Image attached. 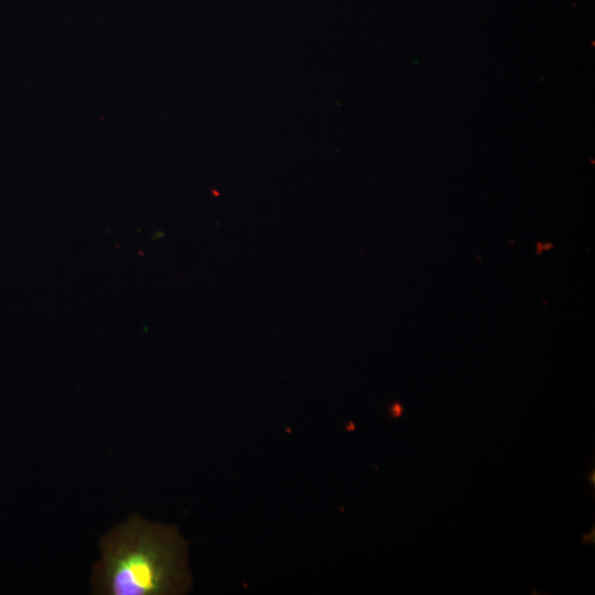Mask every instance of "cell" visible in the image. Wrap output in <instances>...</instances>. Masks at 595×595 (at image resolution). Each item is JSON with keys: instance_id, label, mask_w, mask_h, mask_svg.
<instances>
[{"instance_id": "7a4b0ae2", "label": "cell", "mask_w": 595, "mask_h": 595, "mask_svg": "<svg viewBox=\"0 0 595 595\" xmlns=\"http://www.w3.org/2000/svg\"><path fill=\"white\" fill-rule=\"evenodd\" d=\"M588 479H589V480L592 479V484L594 485V472L592 473V477L588 476Z\"/></svg>"}, {"instance_id": "6da1fadb", "label": "cell", "mask_w": 595, "mask_h": 595, "mask_svg": "<svg viewBox=\"0 0 595 595\" xmlns=\"http://www.w3.org/2000/svg\"><path fill=\"white\" fill-rule=\"evenodd\" d=\"M94 567V591L102 595L183 594L191 585L186 543L172 526L132 516L105 536Z\"/></svg>"}]
</instances>
